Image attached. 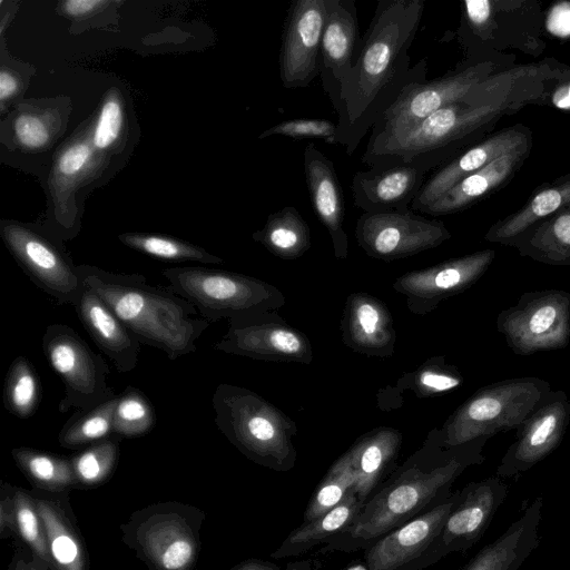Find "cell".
Segmentation results:
<instances>
[{
	"instance_id": "1",
	"label": "cell",
	"mask_w": 570,
	"mask_h": 570,
	"mask_svg": "<svg viewBox=\"0 0 570 570\" xmlns=\"http://www.w3.org/2000/svg\"><path fill=\"white\" fill-rule=\"evenodd\" d=\"M425 0H380L361 39L352 69L341 88L334 145L352 155L404 89L426 81L428 63L413 67L409 49L415 39Z\"/></svg>"
},
{
	"instance_id": "2",
	"label": "cell",
	"mask_w": 570,
	"mask_h": 570,
	"mask_svg": "<svg viewBox=\"0 0 570 570\" xmlns=\"http://www.w3.org/2000/svg\"><path fill=\"white\" fill-rule=\"evenodd\" d=\"M489 438L445 446L433 429L423 444L385 479L364 503L355 521L321 552L365 550L377 539L438 505L453 492L454 481L484 462Z\"/></svg>"
},
{
	"instance_id": "3",
	"label": "cell",
	"mask_w": 570,
	"mask_h": 570,
	"mask_svg": "<svg viewBox=\"0 0 570 570\" xmlns=\"http://www.w3.org/2000/svg\"><path fill=\"white\" fill-rule=\"evenodd\" d=\"M85 286L98 294L136 338L160 350L170 361L196 352L209 326L197 308L169 286L148 284L138 273H114L77 265Z\"/></svg>"
},
{
	"instance_id": "4",
	"label": "cell",
	"mask_w": 570,
	"mask_h": 570,
	"mask_svg": "<svg viewBox=\"0 0 570 570\" xmlns=\"http://www.w3.org/2000/svg\"><path fill=\"white\" fill-rule=\"evenodd\" d=\"M520 109L514 104L475 107L454 102L407 129L366 146L361 161L368 168L416 164L432 170L485 139L501 118Z\"/></svg>"
},
{
	"instance_id": "5",
	"label": "cell",
	"mask_w": 570,
	"mask_h": 570,
	"mask_svg": "<svg viewBox=\"0 0 570 570\" xmlns=\"http://www.w3.org/2000/svg\"><path fill=\"white\" fill-rule=\"evenodd\" d=\"M215 424L248 460L276 472L291 471L297 460L295 422L249 389L219 384L212 399Z\"/></svg>"
},
{
	"instance_id": "6",
	"label": "cell",
	"mask_w": 570,
	"mask_h": 570,
	"mask_svg": "<svg viewBox=\"0 0 570 570\" xmlns=\"http://www.w3.org/2000/svg\"><path fill=\"white\" fill-rule=\"evenodd\" d=\"M161 273L169 287L209 323L266 316L285 305L277 287L239 273L200 266L165 268Z\"/></svg>"
},
{
	"instance_id": "7",
	"label": "cell",
	"mask_w": 570,
	"mask_h": 570,
	"mask_svg": "<svg viewBox=\"0 0 570 570\" xmlns=\"http://www.w3.org/2000/svg\"><path fill=\"white\" fill-rule=\"evenodd\" d=\"M548 381L523 376L479 389L438 429L445 446L517 430L551 391Z\"/></svg>"
},
{
	"instance_id": "8",
	"label": "cell",
	"mask_w": 570,
	"mask_h": 570,
	"mask_svg": "<svg viewBox=\"0 0 570 570\" xmlns=\"http://www.w3.org/2000/svg\"><path fill=\"white\" fill-rule=\"evenodd\" d=\"M204 519L199 509L170 501L137 510L120 529L149 570H193Z\"/></svg>"
},
{
	"instance_id": "9",
	"label": "cell",
	"mask_w": 570,
	"mask_h": 570,
	"mask_svg": "<svg viewBox=\"0 0 570 570\" xmlns=\"http://www.w3.org/2000/svg\"><path fill=\"white\" fill-rule=\"evenodd\" d=\"M543 17L533 1L466 0L458 28V40L464 50V65L494 57L504 48L534 51L540 40Z\"/></svg>"
},
{
	"instance_id": "10",
	"label": "cell",
	"mask_w": 570,
	"mask_h": 570,
	"mask_svg": "<svg viewBox=\"0 0 570 570\" xmlns=\"http://www.w3.org/2000/svg\"><path fill=\"white\" fill-rule=\"evenodd\" d=\"M42 350L51 368L65 386L58 411L90 409L117 394L108 385L109 367L100 354L66 324L48 325L42 335Z\"/></svg>"
},
{
	"instance_id": "11",
	"label": "cell",
	"mask_w": 570,
	"mask_h": 570,
	"mask_svg": "<svg viewBox=\"0 0 570 570\" xmlns=\"http://www.w3.org/2000/svg\"><path fill=\"white\" fill-rule=\"evenodd\" d=\"M497 330L517 355L564 348L570 343V293L558 288L523 293L497 316Z\"/></svg>"
},
{
	"instance_id": "12",
	"label": "cell",
	"mask_w": 570,
	"mask_h": 570,
	"mask_svg": "<svg viewBox=\"0 0 570 570\" xmlns=\"http://www.w3.org/2000/svg\"><path fill=\"white\" fill-rule=\"evenodd\" d=\"M502 66L494 57L460 65L442 77L413 83L385 111L370 131L366 146L375 145L425 119L436 110L462 101L480 81Z\"/></svg>"
},
{
	"instance_id": "13",
	"label": "cell",
	"mask_w": 570,
	"mask_h": 570,
	"mask_svg": "<svg viewBox=\"0 0 570 570\" xmlns=\"http://www.w3.org/2000/svg\"><path fill=\"white\" fill-rule=\"evenodd\" d=\"M452 237L443 222L428 219L411 209L363 213L355 238L371 257L392 262L435 248Z\"/></svg>"
},
{
	"instance_id": "14",
	"label": "cell",
	"mask_w": 570,
	"mask_h": 570,
	"mask_svg": "<svg viewBox=\"0 0 570 570\" xmlns=\"http://www.w3.org/2000/svg\"><path fill=\"white\" fill-rule=\"evenodd\" d=\"M6 246L18 265L58 304L75 305L83 283L72 259L48 237L16 223L1 227Z\"/></svg>"
},
{
	"instance_id": "15",
	"label": "cell",
	"mask_w": 570,
	"mask_h": 570,
	"mask_svg": "<svg viewBox=\"0 0 570 570\" xmlns=\"http://www.w3.org/2000/svg\"><path fill=\"white\" fill-rule=\"evenodd\" d=\"M509 493L498 475L468 483L449 513L442 531L429 552L424 569L450 553H465L485 533Z\"/></svg>"
},
{
	"instance_id": "16",
	"label": "cell",
	"mask_w": 570,
	"mask_h": 570,
	"mask_svg": "<svg viewBox=\"0 0 570 570\" xmlns=\"http://www.w3.org/2000/svg\"><path fill=\"white\" fill-rule=\"evenodd\" d=\"M494 258V249L451 258L403 274L393 282V288L405 297L411 313L423 316L434 311L441 302L473 286L487 273Z\"/></svg>"
},
{
	"instance_id": "17",
	"label": "cell",
	"mask_w": 570,
	"mask_h": 570,
	"mask_svg": "<svg viewBox=\"0 0 570 570\" xmlns=\"http://www.w3.org/2000/svg\"><path fill=\"white\" fill-rule=\"evenodd\" d=\"M327 0H294L283 24L278 69L286 89L307 87L320 75Z\"/></svg>"
},
{
	"instance_id": "18",
	"label": "cell",
	"mask_w": 570,
	"mask_h": 570,
	"mask_svg": "<svg viewBox=\"0 0 570 570\" xmlns=\"http://www.w3.org/2000/svg\"><path fill=\"white\" fill-rule=\"evenodd\" d=\"M214 348L267 362L309 364L313 358L307 336L277 313L228 321L225 335L215 343Z\"/></svg>"
},
{
	"instance_id": "19",
	"label": "cell",
	"mask_w": 570,
	"mask_h": 570,
	"mask_svg": "<svg viewBox=\"0 0 570 570\" xmlns=\"http://www.w3.org/2000/svg\"><path fill=\"white\" fill-rule=\"evenodd\" d=\"M570 423V401L562 390H551L517 429V440L497 468L501 479L518 476L552 453Z\"/></svg>"
},
{
	"instance_id": "20",
	"label": "cell",
	"mask_w": 570,
	"mask_h": 570,
	"mask_svg": "<svg viewBox=\"0 0 570 570\" xmlns=\"http://www.w3.org/2000/svg\"><path fill=\"white\" fill-rule=\"evenodd\" d=\"M460 491L390 531L365 549L366 570H423Z\"/></svg>"
},
{
	"instance_id": "21",
	"label": "cell",
	"mask_w": 570,
	"mask_h": 570,
	"mask_svg": "<svg viewBox=\"0 0 570 570\" xmlns=\"http://www.w3.org/2000/svg\"><path fill=\"white\" fill-rule=\"evenodd\" d=\"M570 78V68L547 59L538 63L497 71L475 85L462 102L470 106L514 104L554 105L560 86Z\"/></svg>"
},
{
	"instance_id": "22",
	"label": "cell",
	"mask_w": 570,
	"mask_h": 570,
	"mask_svg": "<svg viewBox=\"0 0 570 570\" xmlns=\"http://www.w3.org/2000/svg\"><path fill=\"white\" fill-rule=\"evenodd\" d=\"M529 142H533L532 132L523 124H515L490 134L482 141L439 167L433 175L425 179L411 204L412 209L423 213L466 176L483 168L498 157Z\"/></svg>"
},
{
	"instance_id": "23",
	"label": "cell",
	"mask_w": 570,
	"mask_h": 570,
	"mask_svg": "<svg viewBox=\"0 0 570 570\" xmlns=\"http://www.w3.org/2000/svg\"><path fill=\"white\" fill-rule=\"evenodd\" d=\"M358 39L357 9L353 0H327L320 53V76L334 109L340 105L344 78L353 67Z\"/></svg>"
},
{
	"instance_id": "24",
	"label": "cell",
	"mask_w": 570,
	"mask_h": 570,
	"mask_svg": "<svg viewBox=\"0 0 570 570\" xmlns=\"http://www.w3.org/2000/svg\"><path fill=\"white\" fill-rule=\"evenodd\" d=\"M430 169L416 164H397L358 170L351 183L354 205L364 213L407 209Z\"/></svg>"
},
{
	"instance_id": "25",
	"label": "cell",
	"mask_w": 570,
	"mask_h": 570,
	"mask_svg": "<svg viewBox=\"0 0 570 570\" xmlns=\"http://www.w3.org/2000/svg\"><path fill=\"white\" fill-rule=\"evenodd\" d=\"M303 164L315 215L331 236L334 256L344 259L348 254L345 203L334 163L311 142L304 149Z\"/></svg>"
},
{
	"instance_id": "26",
	"label": "cell",
	"mask_w": 570,
	"mask_h": 570,
	"mask_svg": "<svg viewBox=\"0 0 570 570\" xmlns=\"http://www.w3.org/2000/svg\"><path fill=\"white\" fill-rule=\"evenodd\" d=\"M342 340L353 351L367 356L393 355L396 332L386 305L367 293H353L341 320Z\"/></svg>"
},
{
	"instance_id": "27",
	"label": "cell",
	"mask_w": 570,
	"mask_h": 570,
	"mask_svg": "<svg viewBox=\"0 0 570 570\" xmlns=\"http://www.w3.org/2000/svg\"><path fill=\"white\" fill-rule=\"evenodd\" d=\"M82 326L120 373L132 371L141 343L92 289L85 286L73 305Z\"/></svg>"
},
{
	"instance_id": "28",
	"label": "cell",
	"mask_w": 570,
	"mask_h": 570,
	"mask_svg": "<svg viewBox=\"0 0 570 570\" xmlns=\"http://www.w3.org/2000/svg\"><path fill=\"white\" fill-rule=\"evenodd\" d=\"M543 499L535 498L493 542L459 570H519L539 546Z\"/></svg>"
},
{
	"instance_id": "29",
	"label": "cell",
	"mask_w": 570,
	"mask_h": 570,
	"mask_svg": "<svg viewBox=\"0 0 570 570\" xmlns=\"http://www.w3.org/2000/svg\"><path fill=\"white\" fill-rule=\"evenodd\" d=\"M533 142L504 154L478 171L466 176L422 214L450 215L468 207L508 184L527 161Z\"/></svg>"
},
{
	"instance_id": "30",
	"label": "cell",
	"mask_w": 570,
	"mask_h": 570,
	"mask_svg": "<svg viewBox=\"0 0 570 570\" xmlns=\"http://www.w3.org/2000/svg\"><path fill=\"white\" fill-rule=\"evenodd\" d=\"M401 444L399 430L380 426L361 435L348 449L356 475L354 490L363 504L397 466Z\"/></svg>"
},
{
	"instance_id": "31",
	"label": "cell",
	"mask_w": 570,
	"mask_h": 570,
	"mask_svg": "<svg viewBox=\"0 0 570 570\" xmlns=\"http://www.w3.org/2000/svg\"><path fill=\"white\" fill-rule=\"evenodd\" d=\"M570 205V173L538 186L514 213L495 222L484 240L513 246L530 227Z\"/></svg>"
},
{
	"instance_id": "32",
	"label": "cell",
	"mask_w": 570,
	"mask_h": 570,
	"mask_svg": "<svg viewBox=\"0 0 570 570\" xmlns=\"http://www.w3.org/2000/svg\"><path fill=\"white\" fill-rule=\"evenodd\" d=\"M33 495L45 527L51 570H88V556L72 515L59 500Z\"/></svg>"
},
{
	"instance_id": "33",
	"label": "cell",
	"mask_w": 570,
	"mask_h": 570,
	"mask_svg": "<svg viewBox=\"0 0 570 570\" xmlns=\"http://www.w3.org/2000/svg\"><path fill=\"white\" fill-rule=\"evenodd\" d=\"M102 156L91 142V132L68 144L57 156L51 177L57 215L61 224L70 226L69 200L75 189L101 166Z\"/></svg>"
},
{
	"instance_id": "34",
	"label": "cell",
	"mask_w": 570,
	"mask_h": 570,
	"mask_svg": "<svg viewBox=\"0 0 570 570\" xmlns=\"http://www.w3.org/2000/svg\"><path fill=\"white\" fill-rule=\"evenodd\" d=\"M363 505L355 490L352 489L334 509L312 521L303 522L289 532L271 557L273 559L298 557L316 546L327 544L347 530Z\"/></svg>"
},
{
	"instance_id": "35",
	"label": "cell",
	"mask_w": 570,
	"mask_h": 570,
	"mask_svg": "<svg viewBox=\"0 0 570 570\" xmlns=\"http://www.w3.org/2000/svg\"><path fill=\"white\" fill-rule=\"evenodd\" d=\"M512 247L542 264L570 265V205L530 227Z\"/></svg>"
},
{
	"instance_id": "36",
	"label": "cell",
	"mask_w": 570,
	"mask_h": 570,
	"mask_svg": "<svg viewBox=\"0 0 570 570\" xmlns=\"http://www.w3.org/2000/svg\"><path fill=\"white\" fill-rule=\"evenodd\" d=\"M271 254L295 259L311 248V229L294 206H284L268 215L264 227L253 235Z\"/></svg>"
},
{
	"instance_id": "37",
	"label": "cell",
	"mask_w": 570,
	"mask_h": 570,
	"mask_svg": "<svg viewBox=\"0 0 570 570\" xmlns=\"http://www.w3.org/2000/svg\"><path fill=\"white\" fill-rule=\"evenodd\" d=\"M11 455L37 490L62 493L78 487L70 459L26 446L13 448Z\"/></svg>"
},
{
	"instance_id": "38",
	"label": "cell",
	"mask_w": 570,
	"mask_h": 570,
	"mask_svg": "<svg viewBox=\"0 0 570 570\" xmlns=\"http://www.w3.org/2000/svg\"><path fill=\"white\" fill-rule=\"evenodd\" d=\"M118 394L90 409L77 410L63 424L58 442L65 449H77L114 435V414Z\"/></svg>"
},
{
	"instance_id": "39",
	"label": "cell",
	"mask_w": 570,
	"mask_h": 570,
	"mask_svg": "<svg viewBox=\"0 0 570 570\" xmlns=\"http://www.w3.org/2000/svg\"><path fill=\"white\" fill-rule=\"evenodd\" d=\"M41 397L38 374L26 356H17L10 364L3 385V404L19 419L35 414Z\"/></svg>"
},
{
	"instance_id": "40",
	"label": "cell",
	"mask_w": 570,
	"mask_h": 570,
	"mask_svg": "<svg viewBox=\"0 0 570 570\" xmlns=\"http://www.w3.org/2000/svg\"><path fill=\"white\" fill-rule=\"evenodd\" d=\"M356 481L352 456L347 450L327 470L316 487L303 514V522L312 521L334 509L354 489Z\"/></svg>"
},
{
	"instance_id": "41",
	"label": "cell",
	"mask_w": 570,
	"mask_h": 570,
	"mask_svg": "<svg viewBox=\"0 0 570 570\" xmlns=\"http://www.w3.org/2000/svg\"><path fill=\"white\" fill-rule=\"evenodd\" d=\"M119 441L114 434L90 444L70 459L78 485L92 488L109 480L119 460Z\"/></svg>"
},
{
	"instance_id": "42",
	"label": "cell",
	"mask_w": 570,
	"mask_h": 570,
	"mask_svg": "<svg viewBox=\"0 0 570 570\" xmlns=\"http://www.w3.org/2000/svg\"><path fill=\"white\" fill-rule=\"evenodd\" d=\"M463 376L459 368L443 356L425 361L417 368L400 377L396 387L414 392L417 397H430L460 387Z\"/></svg>"
},
{
	"instance_id": "43",
	"label": "cell",
	"mask_w": 570,
	"mask_h": 570,
	"mask_svg": "<svg viewBox=\"0 0 570 570\" xmlns=\"http://www.w3.org/2000/svg\"><path fill=\"white\" fill-rule=\"evenodd\" d=\"M119 239L132 249L160 259L205 264L223 262L198 246L164 235L127 233L120 235Z\"/></svg>"
},
{
	"instance_id": "44",
	"label": "cell",
	"mask_w": 570,
	"mask_h": 570,
	"mask_svg": "<svg viewBox=\"0 0 570 570\" xmlns=\"http://www.w3.org/2000/svg\"><path fill=\"white\" fill-rule=\"evenodd\" d=\"M156 424V413L146 394L135 386H127L118 394L114 414V434L131 439L147 434Z\"/></svg>"
},
{
	"instance_id": "45",
	"label": "cell",
	"mask_w": 570,
	"mask_h": 570,
	"mask_svg": "<svg viewBox=\"0 0 570 570\" xmlns=\"http://www.w3.org/2000/svg\"><path fill=\"white\" fill-rule=\"evenodd\" d=\"M13 505L16 533L30 552L50 568L45 527L35 497L22 488L13 487Z\"/></svg>"
},
{
	"instance_id": "46",
	"label": "cell",
	"mask_w": 570,
	"mask_h": 570,
	"mask_svg": "<svg viewBox=\"0 0 570 570\" xmlns=\"http://www.w3.org/2000/svg\"><path fill=\"white\" fill-rule=\"evenodd\" d=\"M124 125V107L117 91H110L104 99L97 120L91 130V142L101 154L120 137Z\"/></svg>"
},
{
	"instance_id": "47",
	"label": "cell",
	"mask_w": 570,
	"mask_h": 570,
	"mask_svg": "<svg viewBox=\"0 0 570 570\" xmlns=\"http://www.w3.org/2000/svg\"><path fill=\"white\" fill-rule=\"evenodd\" d=\"M337 124L326 119H292L274 125L264 130L259 138L285 136L295 139L315 138L334 144Z\"/></svg>"
},
{
	"instance_id": "48",
	"label": "cell",
	"mask_w": 570,
	"mask_h": 570,
	"mask_svg": "<svg viewBox=\"0 0 570 570\" xmlns=\"http://www.w3.org/2000/svg\"><path fill=\"white\" fill-rule=\"evenodd\" d=\"M13 132L18 144L28 150L42 149L50 139V129L45 118L31 111L17 115Z\"/></svg>"
},
{
	"instance_id": "49",
	"label": "cell",
	"mask_w": 570,
	"mask_h": 570,
	"mask_svg": "<svg viewBox=\"0 0 570 570\" xmlns=\"http://www.w3.org/2000/svg\"><path fill=\"white\" fill-rule=\"evenodd\" d=\"M323 566V560L317 558L295 560L283 566L266 560L249 559L238 563L230 570H321Z\"/></svg>"
},
{
	"instance_id": "50",
	"label": "cell",
	"mask_w": 570,
	"mask_h": 570,
	"mask_svg": "<svg viewBox=\"0 0 570 570\" xmlns=\"http://www.w3.org/2000/svg\"><path fill=\"white\" fill-rule=\"evenodd\" d=\"M0 493V538L6 539L16 533L13 485L2 482Z\"/></svg>"
},
{
	"instance_id": "51",
	"label": "cell",
	"mask_w": 570,
	"mask_h": 570,
	"mask_svg": "<svg viewBox=\"0 0 570 570\" xmlns=\"http://www.w3.org/2000/svg\"><path fill=\"white\" fill-rule=\"evenodd\" d=\"M111 3L106 0H67L59 3V9L63 16L70 19H81Z\"/></svg>"
},
{
	"instance_id": "52",
	"label": "cell",
	"mask_w": 570,
	"mask_h": 570,
	"mask_svg": "<svg viewBox=\"0 0 570 570\" xmlns=\"http://www.w3.org/2000/svg\"><path fill=\"white\" fill-rule=\"evenodd\" d=\"M9 570H50V568L32 552L19 549L12 559Z\"/></svg>"
},
{
	"instance_id": "53",
	"label": "cell",
	"mask_w": 570,
	"mask_h": 570,
	"mask_svg": "<svg viewBox=\"0 0 570 570\" xmlns=\"http://www.w3.org/2000/svg\"><path fill=\"white\" fill-rule=\"evenodd\" d=\"M19 90L18 78L9 70L0 71V100L3 104L13 97Z\"/></svg>"
}]
</instances>
